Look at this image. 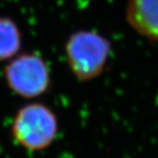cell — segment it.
<instances>
[{
	"instance_id": "6da1fadb",
	"label": "cell",
	"mask_w": 158,
	"mask_h": 158,
	"mask_svg": "<svg viewBox=\"0 0 158 158\" xmlns=\"http://www.w3.org/2000/svg\"><path fill=\"white\" fill-rule=\"evenodd\" d=\"M110 53V42L93 31L73 32L65 45L68 66L80 82L92 81L102 74Z\"/></svg>"
},
{
	"instance_id": "277c9868",
	"label": "cell",
	"mask_w": 158,
	"mask_h": 158,
	"mask_svg": "<svg viewBox=\"0 0 158 158\" xmlns=\"http://www.w3.org/2000/svg\"><path fill=\"white\" fill-rule=\"evenodd\" d=\"M126 17L138 35L158 42V0H128Z\"/></svg>"
},
{
	"instance_id": "7a4b0ae2",
	"label": "cell",
	"mask_w": 158,
	"mask_h": 158,
	"mask_svg": "<svg viewBox=\"0 0 158 158\" xmlns=\"http://www.w3.org/2000/svg\"><path fill=\"white\" fill-rule=\"evenodd\" d=\"M58 133L55 114L43 103L27 104L18 110L12 125L15 142L24 149L38 152L47 149Z\"/></svg>"
},
{
	"instance_id": "3957f363",
	"label": "cell",
	"mask_w": 158,
	"mask_h": 158,
	"mask_svg": "<svg viewBox=\"0 0 158 158\" xmlns=\"http://www.w3.org/2000/svg\"><path fill=\"white\" fill-rule=\"evenodd\" d=\"M5 80L12 91L26 99L46 94L52 85L50 68L35 53H20L12 58L4 69Z\"/></svg>"
},
{
	"instance_id": "5b68a950",
	"label": "cell",
	"mask_w": 158,
	"mask_h": 158,
	"mask_svg": "<svg viewBox=\"0 0 158 158\" xmlns=\"http://www.w3.org/2000/svg\"><path fill=\"white\" fill-rule=\"evenodd\" d=\"M21 44V32L15 22L0 16V61L12 59L17 55Z\"/></svg>"
}]
</instances>
